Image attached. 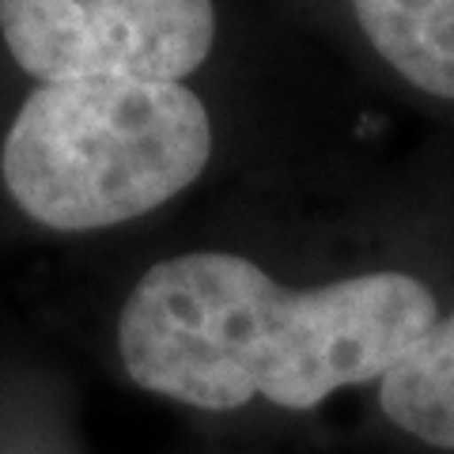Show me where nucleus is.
Listing matches in <instances>:
<instances>
[{"label": "nucleus", "instance_id": "obj_2", "mask_svg": "<svg viewBox=\"0 0 454 454\" xmlns=\"http://www.w3.org/2000/svg\"><path fill=\"white\" fill-rule=\"evenodd\" d=\"M208 155V110L186 83L65 80L27 95L0 170L35 223L98 231L178 197Z\"/></svg>", "mask_w": 454, "mask_h": 454}, {"label": "nucleus", "instance_id": "obj_1", "mask_svg": "<svg viewBox=\"0 0 454 454\" xmlns=\"http://www.w3.org/2000/svg\"><path fill=\"white\" fill-rule=\"evenodd\" d=\"M439 322L428 284L364 273L295 292L239 254H182L137 280L118 318V352L140 390L227 413L265 397L315 409L382 382Z\"/></svg>", "mask_w": 454, "mask_h": 454}, {"label": "nucleus", "instance_id": "obj_4", "mask_svg": "<svg viewBox=\"0 0 454 454\" xmlns=\"http://www.w3.org/2000/svg\"><path fill=\"white\" fill-rule=\"evenodd\" d=\"M352 12L397 76L454 98V0H352Z\"/></svg>", "mask_w": 454, "mask_h": 454}, {"label": "nucleus", "instance_id": "obj_3", "mask_svg": "<svg viewBox=\"0 0 454 454\" xmlns=\"http://www.w3.org/2000/svg\"><path fill=\"white\" fill-rule=\"evenodd\" d=\"M0 35L42 83H182L216 42L212 0H0Z\"/></svg>", "mask_w": 454, "mask_h": 454}, {"label": "nucleus", "instance_id": "obj_5", "mask_svg": "<svg viewBox=\"0 0 454 454\" xmlns=\"http://www.w3.org/2000/svg\"><path fill=\"white\" fill-rule=\"evenodd\" d=\"M379 405L420 443L454 450V310L379 382Z\"/></svg>", "mask_w": 454, "mask_h": 454}]
</instances>
